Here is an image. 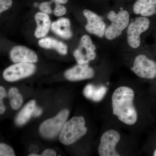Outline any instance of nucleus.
I'll list each match as a JSON object with an SVG mask.
<instances>
[{
  "label": "nucleus",
  "instance_id": "obj_1",
  "mask_svg": "<svg viewBox=\"0 0 156 156\" xmlns=\"http://www.w3.org/2000/svg\"><path fill=\"white\" fill-rule=\"evenodd\" d=\"M134 92L126 86L116 88L112 96V113L120 122L133 126L137 122L138 114L134 105Z\"/></svg>",
  "mask_w": 156,
  "mask_h": 156
},
{
  "label": "nucleus",
  "instance_id": "obj_2",
  "mask_svg": "<svg viewBox=\"0 0 156 156\" xmlns=\"http://www.w3.org/2000/svg\"><path fill=\"white\" fill-rule=\"evenodd\" d=\"M85 125L86 122L83 116L73 117L62 129L59 136L60 142L66 145L75 142L87 133Z\"/></svg>",
  "mask_w": 156,
  "mask_h": 156
},
{
  "label": "nucleus",
  "instance_id": "obj_3",
  "mask_svg": "<svg viewBox=\"0 0 156 156\" xmlns=\"http://www.w3.org/2000/svg\"><path fill=\"white\" fill-rule=\"evenodd\" d=\"M107 18L111 24L106 29L105 37L109 41L119 37L130 23V15L126 10H121L117 13L110 11L107 14Z\"/></svg>",
  "mask_w": 156,
  "mask_h": 156
},
{
  "label": "nucleus",
  "instance_id": "obj_4",
  "mask_svg": "<svg viewBox=\"0 0 156 156\" xmlns=\"http://www.w3.org/2000/svg\"><path fill=\"white\" fill-rule=\"evenodd\" d=\"M150 21L147 17H136L130 22L127 29V41L132 49H136L140 46L141 34L149 28Z\"/></svg>",
  "mask_w": 156,
  "mask_h": 156
},
{
  "label": "nucleus",
  "instance_id": "obj_5",
  "mask_svg": "<svg viewBox=\"0 0 156 156\" xmlns=\"http://www.w3.org/2000/svg\"><path fill=\"white\" fill-rule=\"evenodd\" d=\"M69 115L67 109L62 110L56 116L46 120L40 127L41 135L45 138H52L61 132Z\"/></svg>",
  "mask_w": 156,
  "mask_h": 156
},
{
  "label": "nucleus",
  "instance_id": "obj_6",
  "mask_svg": "<svg viewBox=\"0 0 156 156\" xmlns=\"http://www.w3.org/2000/svg\"><path fill=\"white\" fill-rule=\"evenodd\" d=\"M131 70L142 79L152 80L156 77V62L144 54H139L135 57Z\"/></svg>",
  "mask_w": 156,
  "mask_h": 156
},
{
  "label": "nucleus",
  "instance_id": "obj_7",
  "mask_svg": "<svg viewBox=\"0 0 156 156\" xmlns=\"http://www.w3.org/2000/svg\"><path fill=\"white\" fill-rule=\"evenodd\" d=\"M121 139L118 131L113 129L108 130L103 133L100 138L98 153L100 156H120L116 150V146Z\"/></svg>",
  "mask_w": 156,
  "mask_h": 156
},
{
  "label": "nucleus",
  "instance_id": "obj_8",
  "mask_svg": "<svg viewBox=\"0 0 156 156\" xmlns=\"http://www.w3.org/2000/svg\"><path fill=\"white\" fill-rule=\"evenodd\" d=\"M95 50L96 48L91 38L87 35L83 36L79 47L73 53L78 64H87L95 59L96 55Z\"/></svg>",
  "mask_w": 156,
  "mask_h": 156
},
{
  "label": "nucleus",
  "instance_id": "obj_9",
  "mask_svg": "<svg viewBox=\"0 0 156 156\" xmlns=\"http://www.w3.org/2000/svg\"><path fill=\"white\" fill-rule=\"evenodd\" d=\"M35 69V66L33 63L18 62L6 69L3 77L6 81L14 82L31 75Z\"/></svg>",
  "mask_w": 156,
  "mask_h": 156
},
{
  "label": "nucleus",
  "instance_id": "obj_10",
  "mask_svg": "<svg viewBox=\"0 0 156 156\" xmlns=\"http://www.w3.org/2000/svg\"><path fill=\"white\" fill-rule=\"evenodd\" d=\"M83 13L87 19V23L85 26L86 30L99 37H104L106 25L101 17L89 10H84Z\"/></svg>",
  "mask_w": 156,
  "mask_h": 156
},
{
  "label": "nucleus",
  "instance_id": "obj_11",
  "mask_svg": "<svg viewBox=\"0 0 156 156\" xmlns=\"http://www.w3.org/2000/svg\"><path fill=\"white\" fill-rule=\"evenodd\" d=\"M12 61L15 62L35 63L38 61L37 56L34 51L22 46H15L10 52Z\"/></svg>",
  "mask_w": 156,
  "mask_h": 156
},
{
  "label": "nucleus",
  "instance_id": "obj_12",
  "mask_svg": "<svg viewBox=\"0 0 156 156\" xmlns=\"http://www.w3.org/2000/svg\"><path fill=\"white\" fill-rule=\"evenodd\" d=\"M95 75L94 70L88 65V63L78 64L65 73L66 79L69 81H77L87 80L93 77Z\"/></svg>",
  "mask_w": 156,
  "mask_h": 156
},
{
  "label": "nucleus",
  "instance_id": "obj_13",
  "mask_svg": "<svg viewBox=\"0 0 156 156\" xmlns=\"http://www.w3.org/2000/svg\"><path fill=\"white\" fill-rule=\"evenodd\" d=\"M133 11L136 15L148 17L156 14V0H137L134 3Z\"/></svg>",
  "mask_w": 156,
  "mask_h": 156
},
{
  "label": "nucleus",
  "instance_id": "obj_14",
  "mask_svg": "<svg viewBox=\"0 0 156 156\" xmlns=\"http://www.w3.org/2000/svg\"><path fill=\"white\" fill-rule=\"evenodd\" d=\"M37 27L35 36L37 38L43 37L48 34L50 30L51 21L48 14L44 12H38L35 15Z\"/></svg>",
  "mask_w": 156,
  "mask_h": 156
},
{
  "label": "nucleus",
  "instance_id": "obj_15",
  "mask_svg": "<svg viewBox=\"0 0 156 156\" xmlns=\"http://www.w3.org/2000/svg\"><path fill=\"white\" fill-rule=\"evenodd\" d=\"M51 29L53 32L63 38L69 39L72 36L70 21L68 18H59L52 23Z\"/></svg>",
  "mask_w": 156,
  "mask_h": 156
},
{
  "label": "nucleus",
  "instance_id": "obj_16",
  "mask_svg": "<svg viewBox=\"0 0 156 156\" xmlns=\"http://www.w3.org/2000/svg\"><path fill=\"white\" fill-rule=\"evenodd\" d=\"M36 107V101L31 100L23 108L15 119V122L18 126H23L27 122L33 114Z\"/></svg>",
  "mask_w": 156,
  "mask_h": 156
},
{
  "label": "nucleus",
  "instance_id": "obj_17",
  "mask_svg": "<svg viewBox=\"0 0 156 156\" xmlns=\"http://www.w3.org/2000/svg\"><path fill=\"white\" fill-rule=\"evenodd\" d=\"M39 44L45 49H55L62 55L67 53V47L62 42L50 37H46L39 41Z\"/></svg>",
  "mask_w": 156,
  "mask_h": 156
},
{
  "label": "nucleus",
  "instance_id": "obj_18",
  "mask_svg": "<svg viewBox=\"0 0 156 156\" xmlns=\"http://www.w3.org/2000/svg\"><path fill=\"white\" fill-rule=\"evenodd\" d=\"M9 95L12 108L14 110L19 109L22 105L23 99L22 95L19 93L18 89L16 88H11L9 90Z\"/></svg>",
  "mask_w": 156,
  "mask_h": 156
},
{
  "label": "nucleus",
  "instance_id": "obj_19",
  "mask_svg": "<svg viewBox=\"0 0 156 156\" xmlns=\"http://www.w3.org/2000/svg\"><path fill=\"white\" fill-rule=\"evenodd\" d=\"M107 91V89L106 87L104 86L95 87L93 86L91 90L90 99L95 101H100L105 96Z\"/></svg>",
  "mask_w": 156,
  "mask_h": 156
},
{
  "label": "nucleus",
  "instance_id": "obj_20",
  "mask_svg": "<svg viewBox=\"0 0 156 156\" xmlns=\"http://www.w3.org/2000/svg\"><path fill=\"white\" fill-rule=\"evenodd\" d=\"M0 156H15V154L11 147L5 144L1 143L0 144Z\"/></svg>",
  "mask_w": 156,
  "mask_h": 156
},
{
  "label": "nucleus",
  "instance_id": "obj_21",
  "mask_svg": "<svg viewBox=\"0 0 156 156\" xmlns=\"http://www.w3.org/2000/svg\"><path fill=\"white\" fill-rule=\"evenodd\" d=\"M52 3L51 1L42 2L39 5V9L44 13L48 14H50L52 13V10H51V7H50Z\"/></svg>",
  "mask_w": 156,
  "mask_h": 156
},
{
  "label": "nucleus",
  "instance_id": "obj_22",
  "mask_svg": "<svg viewBox=\"0 0 156 156\" xmlns=\"http://www.w3.org/2000/svg\"><path fill=\"white\" fill-rule=\"evenodd\" d=\"M12 0H0V12L10 9L12 5Z\"/></svg>",
  "mask_w": 156,
  "mask_h": 156
},
{
  "label": "nucleus",
  "instance_id": "obj_23",
  "mask_svg": "<svg viewBox=\"0 0 156 156\" xmlns=\"http://www.w3.org/2000/svg\"><path fill=\"white\" fill-rule=\"evenodd\" d=\"M6 91L2 87H0V113H4L5 110V108L3 103V99L6 96Z\"/></svg>",
  "mask_w": 156,
  "mask_h": 156
},
{
  "label": "nucleus",
  "instance_id": "obj_24",
  "mask_svg": "<svg viewBox=\"0 0 156 156\" xmlns=\"http://www.w3.org/2000/svg\"><path fill=\"white\" fill-rule=\"evenodd\" d=\"M66 9L64 6L60 5H56L53 13L56 16H62L66 13Z\"/></svg>",
  "mask_w": 156,
  "mask_h": 156
},
{
  "label": "nucleus",
  "instance_id": "obj_25",
  "mask_svg": "<svg viewBox=\"0 0 156 156\" xmlns=\"http://www.w3.org/2000/svg\"><path fill=\"white\" fill-rule=\"evenodd\" d=\"M41 156H56V152L52 149H48L45 150L42 153Z\"/></svg>",
  "mask_w": 156,
  "mask_h": 156
},
{
  "label": "nucleus",
  "instance_id": "obj_26",
  "mask_svg": "<svg viewBox=\"0 0 156 156\" xmlns=\"http://www.w3.org/2000/svg\"><path fill=\"white\" fill-rule=\"evenodd\" d=\"M42 112H43V111H42V109L41 108L36 106L34 109L33 115L34 117L39 116L41 114Z\"/></svg>",
  "mask_w": 156,
  "mask_h": 156
},
{
  "label": "nucleus",
  "instance_id": "obj_27",
  "mask_svg": "<svg viewBox=\"0 0 156 156\" xmlns=\"http://www.w3.org/2000/svg\"><path fill=\"white\" fill-rule=\"evenodd\" d=\"M51 2L52 3H55V5H57L65 4L67 2L68 0H51Z\"/></svg>",
  "mask_w": 156,
  "mask_h": 156
},
{
  "label": "nucleus",
  "instance_id": "obj_28",
  "mask_svg": "<svg viewBox=\"0 0 156 156\" xmlns=\"http://www.w3.org/2000/svg\"><path fill=\"white\" fill-rule=\"evenodd\" d=\"M35 149L38 150V148L37 147L36 145H32L30 147V151L32 152V153H35L36 152H37V151L35 150Z\"/></svg>",
  "mask_w": 156,
  "mask_h": 156
},
{
  "label": "nucleus",
  "instance_id": "obj_29",
  "mask_svg": "<svg viewBox=\"0 0 156 156\" xmlns=\"http://www.w3.org/2000/svg\"><path fill=\"white\" fill-rule=\"evenodd\" d=\"M29 156H40V155L37 154L36 153H31L30 154L28 155Z\"/></svg>",
  "mask_w": 156,
  "mask_h": 156
},
{
  "label": "nucleus",
  "instance_id": "obj_30",
  "mask_svg": "<svg viewBox=\"0 0 156 156\" xmlns=\"http://www.w3.org/2000/svg\"><path fill=\"white\" fill-rule=\"evenodd\" d=\"M39 4L38 3H35L34 4V7H37L38 6Z\"/></svg>",
  "mask_w": 156,
  "mask_h": 156
},
{
  "label": "nucleus",
  "instance_id": "obj_31",
  "mask_svg": "<svg viewBox=\"0 0 156 156\" xmlns=\"http://www.w3.org/2000/svg\"><path fill=\"white\" fill-rule=\"evenodd\" d=\"M153 155L156 156V149L154 151Z\"/></svg>",
  "mask_w": 156,
  "mask_h": 156
}]
</instances>
